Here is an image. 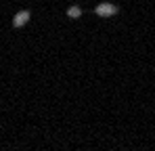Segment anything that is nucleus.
<instances>
[{
  "instance_id": "nucleus-1",
  "label": "nucleus",
  "mask_w": 155,
  "mask_h": 151,
  "mask_svg": "<svg viewBox=\"0 0 155 151\" xmlns=\"http://www.w3.org/2000/svg\"><path fill=\"white\" fill-rule=\"evenodd\" d=\"M115 13H117V6L111 4V2H101V4L97 6V15H101V17H111V15H115Z\"/></svg>"
},
{
  "instance_id": "nucleus-3",
  "label": "nucleus",
  "mask_w": 155,
  "mask_h": 151,
  "mask_svg": "<svg viewBox=\"0 0 155 151\" xmlns=\"http://www.w3.org/2000/svg\"><path fill=\"white\" fill-rule=\"evenodd\" d=\"M67 15H69V17H80L82 11H80V6H71V8L67 11Z\"/></svg>"
},
{
  "instance_id": "nucleus-2",
  "label": "nucleus",
  "mask_w": 155,
  "mask_h": 151,
  "mask_svg": "<svg viewBox=\"0 0 155 151\" xmlns=\"http://www.w3.org/2000/svg\"><path fill=\"white\" fill-rule=\"evenodd\" d=\"M29 21V11H19L17 15H15V19H13V25L15 27H21V25H25Z\"/></svg>"
}]
</instances>
